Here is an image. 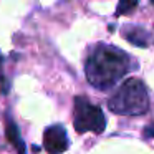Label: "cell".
<instances>
[{"mask_svg":"<svg viewBox=\"0 0 154 154\" xmlns=\"http://www.w3.org/2000/svg\"><path fill=\"white\" fill-rule=\"evenodd\" d=\"M123 37L126 38L129 43L136 45V47H143L146 48L149 45V33L144 30L143 27H137V25H129L123 30Z\"/></svg>","mask_w":154,"mask_h":154,"instance_id":"obj_6","label":"cell"},{"mask_svg":"<svg viewBox=\"0 0 154 154\" xmlns=\"http://www.w3.org/2000/svg\"><path fill=\"white\" fill-rule=\"evenodd\" d=\"M134 68L133 58L121 48L113 45H98L86 58L85 75L93 88L109 90Z\"/></svg>","mask_w":154,"mask_h":154,"instance_id":"obj_1","label":"cell"},{"mask_svg":"<svg viewBox=\"0 0 154 154\" xmlns=\"http://www.w3.org/2000/svg\"><path fill=\"white\" fill-rule=\"evenodd\" d=\"M137 7V0H119L116 8V15L121 17V15H128L131 12H134Z\"/></svg>","mask_w":154,"mask_h":154,"instance_id":"obj_7","label":"cell"},{"mask_svg":"<svg viewBox=\"0 0 154 154\" xmlns=\"http://www.w3.org/2000/svg\"><path fill=\"white\" fill-rule=\"evenodd\" d=\"M73 124L78 133L100 134L106 128V118L100 106L88 101L85 96H76L75 98Z\"/></svg>","mask_w":154,"mask_h":154,"instance_id":"obj_3","label":"cell"},{"mask_svg":"<svg viewBox=\"0 0 154 154\" xmlns=\"http://www.w3.org/2000/svg\"><path fill=\"white\" fill-rule=\"evenodd\" d=\"M5 134H7L8 143H10L12 146L17 149L18 154H27V149H25V143H23V139H22L20 131H18V128H17V124H15V121L12 119L8 114L5 116Z\"/></svg>","mask_w":154,"mask_h":154,"instance_id":"obj_5","label":"cell"},{"mask_svg":"<svg viewBox=\"0 0 154 154\" xmlns=\"http://www.w3.org/2000/svg\"><path fill=\"white\" fill-rule=\"evenodd\" d=\"M108 108L116 114L141 116L149 109L147 88L137 78H128L108 100Z\"/></svg>","mask_w":154,"mask_h":154,"instance_id":"obj_2","label":"cell"},{"mask_svg":"<svg viewBox=\"0 0 154 154\" xmlns=\"http://www.w3.org/2000/svg\"><path fill=\"white\" fill-rule=\"evenodd\" d=\"M70 147L66 129L61 124H51L43 133V149L48 154H63Z\"/></svg>","mask_w":154,"mask_h":154,"instance_id":"obj_4","label":"cell"},{"mask_svg":"<svg viewBox=\"0 0 154 154\" xmlns=\"http://www.w3.org/2000/svg\"><path fill=\"white\" fill-rule=\"evenodd\" d=\"M144 136H146V137H152V139H154V123L147 124V126L144 128Z\"/></svg>","mask_w":154,"mask_h":154,"instance_id":"obj_8","label":"cell"}]
</instances>
